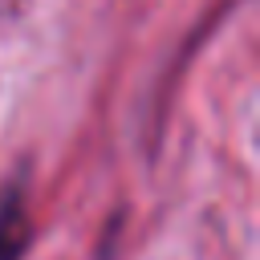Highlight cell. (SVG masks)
<instances>
[{
	"mask_svg": "<svg viewBox=\"0 0 260 260\" xmlns=\"http://www.w3.org/2000/svg\"><path fill=\"white\" fill-rule=\"evenodd\" d=\"M28 240H32V223L24 211V191L20 183H12L0 195V260H20Z\"/></svg>",
	"mask_w": 260,
	"mask_h": 260,
	"instance_id": "1",
	"label": "cell"
}]
</instances>
